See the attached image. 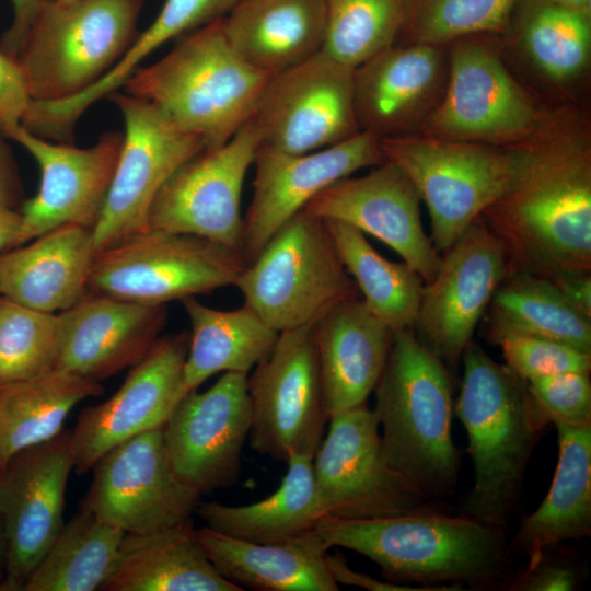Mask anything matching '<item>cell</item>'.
I'll return each instance as SVG.
<instances>
[{
    "mask_svg": "<svg viewBox=\"0 0 591 591\" xmlns=\"http://www.w3.org/2000/svg\"><path fill=\"white\" fill-rule=\"evenodd\" d=\"M507 190L480 219L500 242L508 273L551 279L591 271V146L578 129L541 123L515 144Z\"/></svg>",
    "mask_w": 591,
    "mask_h": 591,
    "instance_id": "6da1fadb",
    "label": "cell"
},
{
    "mask_svg": "<svg viewBox=\"0 0 591 591\" xmlns=\"http://www.w3.org/2000/svg\"><path fill=\"white\" fill-rule=\"evenodd\" d=\"M325 544L357 552L399 582L491 587L505 581L510 554L501 528L439 511L378 519L323 517Z\"/></svg>",
    "mask_w": 591,
    "mask_h": 591,
    "instance_id": "7a4b0ae2",
    "label": "cell"
},
{
    "mask_svg": "<svg viewBox=\"0 0 591 591\" xmlns=\"http://www.w3.org/2000/svg\"><path fill=\"white\" fill-rule=\"evenodd\" d=\"M454 415L464 426L474 484L463 515L501 528L513 510L529 459L549 420L528 382L473 341L463 352Z\"/></svg>",
    "mask_w": 591,
    "mask_h": 591,
    "instance_id": "3957f363",
    "label": "cell"
},
{
    "mask_svg": "<svg viewBox=\"0 0 591 591\" xmlns=\"http://www.w3.org/2000/svg\"><path fill=\"white\" fill-rule=\"evenodd\" d=\"M373 392L387 463L428 498L450 494L460 459L451 434L454 401L445 364L413 329L392 332Z\"/></svg>",
    "mask_w": 591,
    "mask_h": 591,
    "instance_id": "277c9868",
    "label": "cell"
},
{
    "mask_svg": "<svg viewBox=\"0 0 591 591\" xmlns=\"http://www.w3.org/2000/svg\"><path fill=\"white\" fill-rule=\"evenodd\" d=\"M269 77L232 48L221 19L190 32L160 60L137 69L123 86L210 150L252 118Z\"/></svg>",
    "mask_w": 591,
    "mask_h": 591,
    "instance_id": "5b68a950",
    "label": "cell"
},
{
    "mask_svg": "<svg viewBox=\"0 0 591 591\" xmlns=\"http://www.w3.org/2000/svg\"><path fill=\"white\" fill-rule=\"evenodd\" d=\"M144 0H43L15 57L32 101L86 90L125 55Z\"/></svg>",
    "mask_w": 591,
    "mask_h": 591,
    "instance_id": "8992f818",
    "label": "cell"
},
{
    "mask_svg": "<svg viewBox=\"0 0 591 591\" xmlns=\"http://www.w3.org/2000/svg\"><path fill=\"white\" fill-rule=\"evenodd\" d=\"M234 286L277 333L314 325L360 294L324 220L303 209L270 237Z\"/></svg>",
    "mask_w": 591,
    "mask_h": 591,
    "instance_id": "52a82bcc",
    "label": "cell"
},
{
    "mask_svg": "<svg viewBox=\"0 0 591 591\" xmlns=\"http://www.w3.org/2000/svg\"><path fill=\"white\" fill-rule=\"evenodd\" d=\"M380 140L385 160L408 176L425 202L439 254L507 190L519 164L515 144L496 147L422 134Z\"/></svg>",
    "mask_w": 591,
    "mask_h": 591,
    "instance_id": "ba28073f",
    "label": "cell"
},
{
    "mask_svg": "<svg viewBox=\"0 0 591 591\" xmlns=\"http://www.w3.org/2000/svg\"><path fill=\"white\" fill-rule=\"evenodd\" d=\"M240 251L196 235L147 229L95 254L88 291L165 305L234 286Z\"/></svg>",
    "mask_w": 591,
    "mask_h": 591,
    "instance_id": "9c48e42d",
    "label": "cell"
},
{
    "mask_svg": "<svg viewBox=\"0 0 591 591\" xmlns=\"http://www.w3.org/2000/svg\"><path fill=\"white\" fill-rule=\"evenodd\" d=\"M313 456L324 517L378 519L438 511L386 461L380 428L367 403L329 417Z\"/></svg>",
    "mask_w": 591,
    "mask_h": 591,
    "instance_id": "30bf717a",
    "label": "cell"
},
{
    "mask_svg": "<svg viewBox=\"0 0 591 591\" xmlns=\"http://www.w3.org/2000/svg\"><path fill=\"white\" fill-rule=\"evenodd\" d=\"M248 443L260 455L287 462L313 457L325 432L326 412L313 325L287 329L247 376Z\"/></svg>",
    "mask_w": 591,
    "mask_h": 591,
    "instance_id": "8fae6325",
    "label": "cell"
},
{
    "mask_svg": "<svg viewBox=\"0 0 591 591\" xmlns=\"http://www.w3.org/2000/svg\"><path fill=\"white\" fill-rule=\"evenodd\" d=\"M119 108L124 140L96 224L95 253L148 229L151 205L169 177L205 149L152 103L128 93L107 96Z\"/></svg>",
    "mask_w": 591,
    "mask_h": 591,
    "instance_id": "7c38bea8",
    "label": "cell"
},
{
    "mask_svg": "<svg viewBox=\"0 0 591 591\" xmlns=\"http://www.w3.org/2000/svg\"><path fill=\"white\" fill-rule=\"evenodd\" d=\"M543 119L533 101L487 45L452 42L447 84L421 134L510 147L528 139Z\"/></svg>",
    "mask_w": 591,
    "mask_h": 591,
    "instance_id": "4fadbf2b",
    "label": "cell"
},
{
    "mask_svg": "<svg viewBox=\"0 0 591 591\" xmlns=\"http://www.w3.org/2000/svg\"><path fill=\"white\" fill-rule=\"evenodd\" d=\"M92 470L81 508L125 533L142 534L185 523L199 502L200 494L175 474L162 428L115 445Z\"/></svg>",
    "mask_w": 591,
    "mask_h": 591,
    "instance_id": "5bb4252c",
    "label": "cell"
},
{
    "mask_svg": "<svg viewBox=\"0 0 591 591\" xmlns=\"http://www.w3.org/2000/svg\"><path fill=\"white\" fill-rule=\"evenodd\" d=\"M252 120L260 144L285 153H308L355 136L360 130L354 68L320 51L270 76Z\"/></svg>",
    "mask_w": 591,
    "mask_h": 591,
    "instance_id": "9a60e30c",
    "label": "cell"
},
{
    "mask_svg": "<svg viewBox=\"0 0 591 591\" xmlns=\"http://www.w3.org/2000/svg\"><path fill=\"white\" fill-rule=\"evenodd\" d=\"M259 146L251 118L224 144L190 158L157 194L148 229L196 235L242 253L241 197Z\"/></svg>",
    "mask_w": 591,
    "mask_h": 591,
    "instance_id": "2e32d148",
    "label": "cell"
},
{
    "mask_svg": "<svg viewBox=\"0 0 591 591\" xmlns=\"http://www.w3.org/2000/svg\"><path fill=\"white\" fill-rule=\"evenodd\" d=\"M74 467L70 431L14 453L0 471V513L5 573L0 591H23L63 521L65 495Z\"/></svg>",
    "mask_w": 591,
    "mask_h": 591,
    "instance_id": "e0dca14e",
    "label": "cell"
},
{
    "mask_svg": "<svg viewBox=\"0 0 591 591\" xmlns=\"http://www.w3.org/2000/svg\"><path fill=\"white\" fill-rule=\"evenodd\" d=\"M507 274L505 251L480 218L441 254L437 275L424 286L413 331L448 369L459 366Z\"/></svg>",
    "mask_w": 591,
    "mask_h": 591,
    "instance_id": "ac0fdd59",
    "label": "cell"
},
{
    "mask_svg": "<svg viewBox=\"0 0 591 591\" xmlns=\"http://www.w3.org/2000/svg\"><path fill=\"white\" fill-rule=\"evenodd\" d=\"M251 420L247 374L224 372L206 391H189L162 427L178 478L200 495L234 485Z\"/></svg>",
    "mask_w": 591,
    "mask_h": 591,
    "instance_id": "d6986e66",
    "label": "cell"
},
{
    "mask_svg": "<svg viewBox=\"0 0 591 591\" xmlns=\"http://www.w3.org/2000/svg\"><path fill=\"white\" fill-rule=\"evenodd\" d=\"M189 335L159 337L105 402L81 410L70 431L77 474H85L115 445L162 428L189 392L184 367Z\"/></svg>",
    "mask_w": 591,
    "mask_h": 591,
    "instance_id": "ffe728a7",
    "label": "cell"
},
{
    "mask_svg": "<svg viewBox=\"0 0 591 591\" xmlns=\"http://www.w3.org/2000/svg\"><path fill=\"white\" fill-rule=\"evenodd\" d=\"M385 161L380 138L368 131L308 153H285L260 144L253 163V196L244 217L242 254L247 264L326 187Z\"/></svg>",
    "mask_w": 591,
    "mask_h": 591,
    "instance_id": "44dd1931",
    "label": "cell"
},
{
    "mask_svg": "<svg viewBox=\"0 0 591 591\" xmlns=\"http://www.w3.org/2000/svg\"><path fill=\"white\" fill-rule=\"evenodd\" d=\"M4 138L22 146L40 170L38 190L20 211L19 245L62 225L93 229L113 179L124 134L107 131L94 146L78 148L70 143H54L18 124L5 132Z\"/></svg>",
    "mask_w": 591,
    "mask_h": 591,
    "instance_id": "7402d4cb",
    "label": "cell"
},
{
    "mask_svg": "<svg viewBox=\"0 0 591 591\" xmlns=\"http://www.w3.org/2000/svg\"><path fill=\"white\" fill-rule=\"evenodd\" d=\"M420 197L408 176L385 161L360 177L326 187L304 208L323 220H338L394 250L425 283L437 275L441 254L424 230Z\"/></svg>",
    "mask_w": 591,
    "mask_h": 591,
    "instance_id": "603a6c76",
    "label": "cell"
},
{
    "mask_svg": "<svg viewBox=\"0 0 591 591\" xmlns=\"http://www.w3.org/2000/svg\"><path fill=\"white\" fill-rule=\"evenodd\" d=\"M448 60L441 46L394 44L354 69L360 131L380 139L418 134L443 95Z\"/></svg>",
    "mask_w": 591,
    "mask_h": 591,
    "instance_id": "cb8c5ba5",
    "label": "cell"
},
{
    "mask_svg": "<svg viewBox=\"0 0 591 591\" xmlns=\"http://www.w3.org/2000/svg\"><path fill=\"white\" fill-rule=\"evenodd\" d=\"M59 314V367L99 382L139 362L159 339L166 321L165 305L92 291Z\"/></svg>",
    "mask_w": 591,
    "mask_h": 591,
    "instance_id": "d4e9b609",
    "label": "cell"
},
{
    "mask_svg": "<svg viewBox=\"0 0 591 591\" xmlns=\"http://www.w3.org/2000/svg\"><path fill=\"white\" fill-rule=\"evenodd\" d=\"M313 334L328 417L367 403L387 359L391 329L359 297L321 317Z\"/></svg>",
    "mask_w": 591,
    "mask_h": 591,
    "instance_id": "484cf974",
    "label": "cell"
},
{
    "mask_svg": "<svg viewBox=\"0 0 591 591\" xmlns=\"http://www.w3.org/2000/svg\"><path fill=\"white\" fill-rule=\"evenodd\" d=\"M92 229L68 224L0 255V296L60 313L86 292L95 256Z\"/></svg>",
    "mask_w": 591,
    "mask_h": 591,
    "instance_id": "4316f807",
    "label": "cell"
},
{
    "mask_svg": "<svg viewBox=\"0 0 591 591\" xmlns=\"http://www.w3.org/2000/svg\"><path fill=\"white\" fill-rule=\"evenodd\" d=\"M196 537L215 569L237 587L256 591H337L326 566L329 547L316 530L273 543H254L208 526Z\"/></svg>",
    "mask_w": 591,
    "mask_h": 591,
    "instance_id": "83f0119b",
    "label": "cell"
},
{
    "mask_svg": "<svg viewBox=\"0 0 591 591\" xmlns=\"http://www.w3.org/2000/svg\"><path fill=\"white\" fill-rule=\"evenodd\" d=\"M222 27L248 65L274 76L322 51L326 11L323 0H239Z\"/></svg>",
    "mask_w": 591,
    "mask_h": 591,
    "instance_id": "f1b7e54d",
    "label": "cell"
},
{
    "mask_svg": "<svg viewBox=\"0 0 591 591\" xmlns=\"http://www.w3.org/2000/svg\"><path fill=\"white\" fill-rule=\"evenodd\" d=\"M215 569L189 520L176 526L126 533L101 591H242Z\"/></svg>",
    "mask_w": 591,
    "mask_h": 591,
    "instance_id": "f546056e",
    "label": "cell"
},
{
    "mask_svg": "<svg viewBox=\"0 0 591 591\" xmlns=\"http://www.w3.org/2000/svg\"><path fill=\"white\" fill-rule=\"evenodd\" d=\"M558 459L549 490L541 505L524 517L515 545L535 566L546 548L591 533V427L554 424Z\"/></svg>",
    "mask_w": 591,
    "mask_h": 591,
    "instance_id": "4dcf8cb0",
    "label": "cell"
},
{
    "mask_svg": "<svg viewBox=\"0 0 591 591\" xmlns=\"http://www.w3.org/2000/svg\"><path fill=\"white\" fill-rule=\"evenodd\" d=\"M286 464L279 487L266 498L242 506L198 502L195 512L206 526L254 543L279 542L315 530L324 512L316 491L313 457L297 455Z\"/></svg>",
    "mask_w": 591,
    "mask_h": 591,
    "instance_id": "1f68e13d",
    "label": "cell"
},
{
    "mask_svg": "<svg viewBox=\"0 0 591 591\" xmlns=\"http://www.w3.org/2000/svg\"><path fill=\"white\" fill-rule=\"evenodd\" d=\"M182 304L190 323L184 367L188 391L220 372L248 374L277 340L279 333L245 304L230 311L209 308L195 298Z\"/></svg>",
    "mask_w": 591,
    "mask_h": 591,
    "instance_id": "d6a6232c",
    "label": "cell"
},
{
    "mask_svg": "<svg viewBox=\"0 0 591 591\" xmlns=\"http://www.w3.org/2000/svg\"><path fill=\"white\" fill-rule=\"evenodd\" d=\"M103 392L101 382L60 367L0 387V467L14 453L59 434L78 403Z\"/></svg>",
    "mask_w": 591,
    "mask_h": 591,
    "instance_id": "836d02e7",
    "label": "cell"
},
{
    "mask_svg": "<svg viewBox=\"0 0 591 591\" xmlns=\"http://www.w3.org/2000/svg\"><path fill=\"white\" fill-rule=\"evenodd\" d=\"M487 340L508 334L554 339L591 354V320L577 312L546 278L508 273L488 305Z\"/></svg>",
    "mask_w": 591,
    "mask_h": 591,
    "instance_id": "e575fe53",
    "label": "cell"
},
{
    "mask_svg": "<svg viewBox=\"0 0 591 591\" xmlns=\"http://www.w3.org/2000/svg\"><path fill=\"white\" fill-rule=\"evenodd\" d=\"M324 222L371 314L391 332L413 329L425 286L418 273L405 262L384 258L352 225L331 219Z\"/></svg>",
    "mask_w": 591,
    "mask_h": 591,
    "instance_id": "d590c367",
    "label": "cell"
},
{
    "mask_svg": "<svg viewBox=\"0 0 591 591\" xmlns=\"http://www.w3.org/2000/svg\"><path fill=\"white\" fill-rule=\"evenodd\" d=\"M125 532L80 510L30 576L23 591H95L112 575Z\"/></svg>",
    "mask_w": 591,
    "mask_h": 591,
    "instance_id": "8d00e7d4",
    "label": "cell"
},
{
    "mask_svg": "<svg viewBox=\"0 0 591 591\" xmlns=\"http://www.w3.org/2000/svg\"><path fill=\"white\" fill-rule=\"evenodd\" d=\"M509 22L535 68L565 82L587 67L591 51V15L546 0H519Z\"/></svg>",
    "mask_w": 591,
    "mask_h": 591,
    "instance_id": "74e56055",
    "label": "cell"
},
{
    "mask_svg": "<svg viewBox=\"0 0 591 591\" xmlns=\"http://www.w3.org/2000/svg\"><path fill=\"white\" fill-rule=\"evenodd\" d=\"M239 0H165L154 21L137 35L120 60L86 90L57 102L59 116L77 123L95 102L121 88L159 47L187 32L223 19Z\"/></svg>",
    "mask_w": 591,
    "mask_h": 591,
    "instance_id": "f35d334b",
    "label": "cell"
},
{
    "mask_svg": "<svg viewBox=\"0 0 591 591\" xmlns=\"http://www.w3.org/2000/svg\"><path fill=\"white\" fill-rule=\"evenodd\" d=\"M59 313L27 308L0 296V387L59 367Z\"/></svg>",
    "mask_w": 591,
    "mask_h": 591,
    "instance_id": "ab89813d",
    "label": "cell"
},
{
    "mask_svg": "<svg viewBox=\"0 0 591 591\" xmlns=\"http://www.w3.org/2000/svg\"><path fill=\"white\" fill-rule=\"evenodd\" d=\"M326 35L322 51L356 68L394 45L403 0H323Z\"/></svg>",
    "mask_w": 591,
    "mask_h": 591,
    "instance_id": "60d3db41",
    "label": "cell"
},
{
    "mask_svg": "<svg viewBox=\"0 0 591 591\" xmlns=\"http://www.w3.org/2000/svg\"><path fill=\"white\" fill-rule=\"evenodd\" d=\"M519 0H403L395 43L442 46L477 34L505 30ZM394 43V44H395Z\"/></svg>",
    "mask_w": 591,
    "mask_h": 591,
    "instance_id": "b9f144b4",
    "label": "cell"
},
{
    "mask_svg": "<svg viewBox=\"0 0 591 591\" xmlns=\"http://www.w3.org/2000/svg\"><path fill=\"white\" fill-rule=\"evenodd\" d=\"M496 345L501 348L505 364L524 381L591 369V354L546 337L508 334Z\"/></svg>",
    "mask_w": 591,
    "mask_h": 591,
    "instance_id": "7bdbcfd3",
    "label": "cell"
},
{
    "mask_svg": "<svg viewBox=\"0 0 591 591\" xmlns=\"http://www.w3.org/2000/svg\"><path fill=\"white\" fill-rule=\"evenodd\" d=\"M526 382L531 395L549 422L591 427L589 372H563Z\"/></svg>",
    "mask_w": 591,
    "mask_h": 591,
    "instance_id": "ee69618b",
    "label": "cell"
},
{
    "mask_svg": "<svg viewBox=\"0 0 591 591\" xmlns=\"http://www.w3.org/2000/svg\"><path fill=\"white\" fill-rule=\"evenodd\" d=\"M31 97L15 58L0 49V136L21 119Z\"/></svg>",
    "mask_w": 591,
    "mask_h": 591,
    "instance_id": "f6af8a7d",
    "label": "cell"
},
{
    "mask_svg": "<svg viewBox=\"0 0 591 591\" xmlns=\"http://www.w3.org/2000/svg\"><path fill=\"white\" fill-rule=\"evenodd\" d=\"M578 575L567 564L542 559L509 583L510 591H572Z\"/></svg>",
    "mask_w": 591,
    "mask_h": 591,
    "instance_id": "bcb514c9",
    "label": "cell"
},
{
    "mask_svg": "<svg viewBox=\"0 0 591 591\" xmlns=\"http://www.w3.org/2000/svg\"><path fill=\"white\" fill-rule=\"evenodd\" d=\"M326 566L333 580L339 584L355 586L364 588L371 591H459L463 588L459 586H425L410 587L406 584L395 583L389 580H379L367 573L351 569L343 554H326Z\"/></svg>",
    "mask_w": 591,
    "mask_h": 591,
    "instance_id": "7dc6e473",
    "label": "cell"
},
{
    "mask_svg": "<svg viewBox=\"0 0 591 591\" xmlns=\"http://www.w3.org/2000/svg\"><path fill=\"white\" fill-rule=\"evenodd\" d=\"M548 280L577 312L591 320V271L561 273Z\"/></svg>",
    "mask_w": 591,
    "mask_h": 591,
    "instance_id": "c3c4849f",
    "label": "cell"
},
{
    "mask_svg": "<svg viewBox=\"0 0 591 591\" xmlns=\"http://www.w3.org/2000/svg\"><path fill=\"white\" fill-rule=\"evenodd\" d=\"M43 0H11L13 19L0 40V49L15 58Z\"/></svg>",
    "mask_w": 591,
    "mask_h": 591,
    "instance_id": "681fc988",
    "label": "cell"
},
{
    "mask_svg": "<svg viewBox=\"0 0 591 591\" xmlns=\"http://www.w3.org/2000/svg\"><path fill=\"white\" fill-rule=\"evenodd\" d=\"M0 136V209H14L20 185L9 148Z\"/></svg>",
    "mask_w": 591,
    "mask_h": 591,
    "instance_id": "f907efd6",
    "label": "cell"
},
{
    "mask_svg": "<svg viewBox=\"0 0 591 591\" xmlns=\"http://www.w3.org/2000/svg\"><path fill=\"white\" fill-rule=\"evenodd\" d=\"M22 217L14 209H0V255L19 245Z\"/></svg>",
    "mask_w": 591,
    "mask_h": 591,
    "instance_id": "816d5d0a",
    "label": "cell"
},
{
    "mask_svg": "<svg viewBox=\"0 0 591 591\" xmlns=\"http://www.w3.org/2000/svg\"><path fill=\"white\" fill-rule=\"evenodd\" d=\"M554 4L591 15V0H546Z\"/></svg>",
    "mask_w": 591,
    "mask_h": 591,
    "instance_id": "f5cc1de1",
    "label": "cell"
},
{
    "mask_svg": "<svg viewBox=\"0 0 591 591\" xmlns=\"http://www.w3.org/2000/svg\"><path fill=\"white\" fill-rule=\"evenodd\" d=\"M1 471V467H0ZM5 573V540L0 513V587L3 582Z\"/></svg>",
    "mask_w": 591,
    "mask_h": 591,
    "instance_id": "db71d44e",
    "label": "cell"
},
{
    "mask_svg": "<svg viewBox=\"0 0 591 591\" xmlns=\"http://www.w3.org/2000/svg\"><path fill=\"white\" fill-rule=\"evenodd\" d=\"M60 2H70V1H73V0H58Z\"/></svg>",
    "mask_w": 591,
    "mask_h": 591,
    "instance_id": "11a10c76",
    "label": "cell"
}]
</instances>
